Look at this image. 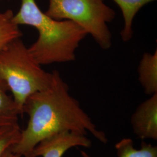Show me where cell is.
<instances>
[{
    "label": "cell",
    "instance_id": "cell-13",
    "mask_svg": "<svg viewBox=\"0 0 157 157\" xmlns=\"http://www.w3.org/2000/svg\"><path fill=\"white\" fill-rule=\"evenodd\" d=\"M1 157H21L12 151L11 148L7 150Z\"/></svg>",
    "mask_w": 157,
    "mask_h": 157
},
{
    "label": "cell",
    "instance_id": "cell-2",
    "mask_svg": "<svg viewBox=\"0 0 157 157\" xmlns=\"http://www.w3.org/2000/svg\"><path fill=\"white\" fill-rule=\"evenodd\" d=\"M13 21L19 26L28 25L37 30L38 38L28 49L41 65L75 61L76 51L88 35L71 21L48 17L35 0H21L20 9L14 14Z\"/></svg>",
    "mask_w": 157,
    "mask_h": 157
},
{
    "label": "cell",
    "instance_id": "cell-5",
    "mask_svg": "<svg viewBox=\"0 0 157 157\" xmlns=\"http://www.w3.org/2000/svg\"><path fill=\"white\" fill-rule=\"evenodd\" d=\"M91 144V141L87 135L63 131L51 135L40 141L30 154L34 157H62L72 148H90Z\"/></svg>",
    "mask_w": 157,
    "mask_h": 157
},
{
    "label": "cell",
    "instance_id": "cell-14",
    "mask_svg": "<svg viewBox=\"0 0 157 157\" xmlns=\"http://www.w3.org/2000/svg\"><path fill=\"white\" fill-rule=\"evenodd\" d=\"M34 157L31 154H29L28 155H26V156H24V157Z\"/></svg>",
    "mask_w": 157,
    "mask_h": 157
},
{
    "label": "cell",
    "instance_id": "cell-12",
    "mask_svg": "<svg viewBox=\"0 0 157 157\" xmlns=\"http://www.w3.org/2000/svg\"><path fill=\"white\" fill-rule=\"evenodd\" d=\"M21 132L22 130L19 124L0 128V157L19 141Z\"/></svg>",
    "mask_w": 157,
    "mask_h": 157
},
{
    "label": "cell",
    "instance_id": "cell-6",
    "mask_svg": "<svg viewBox=\"0 0 157 157\" xmlns=\"http://www.w3.org/2000/svg\"><path fill=\"white\" fill-rule=\"evenodd\" d=\"M131 126L140 140H157V93L137 107L130 118Z\"/></svg>",
    "mask_w": 157,
    "mask_h": 157
},
{
    "label": "cell",
    "instance_id": "cell-9",
    "mask_svg": "<svg viewBox=\"0 0 157 157\" xmlns=\"http://www.w3.org/2000/svg\"><path fill=\"white\" fill-rule=\"evenodd\" d=\"M118 157H157V147L143 141L140 148L136 149L130 138L121 139L115 144ZM82 157H91L83 150H80Z\"/></svg>",
    "mask_w": 157,
    "mask_h": 157
},
{
    "label": "cell",
    "instance_id": "cell-10",
    "mask_svg": "<svg viewBox=\"0 0 157 157\" xmlns=\"http://www.w3.org/2000/svg\"><path fill=\"white\" fill-rule=\"evenodd\" d=\"M8 91L6 83L0 80V128L19 124V116L22 115Z\"/></svg>",
    "mask_w": 157,
    "mask_h": 157
},
{
    "label": "cell",
    "instance_id": "cell-8",
    "mask_svg": "<svg viewBox=\"0 0 157 157\" xmlns=\"http://www.w3.org/2000/svg\"><path fill=\"white\" fill-rule=\"evenodd\" d=\"M119 7L124 17V28L121 32L122 41L128 42L133 36V23L141 9L156 0H113Z\"/></svg>",
    "mask_w": 157,
    "mask_h": 157
},
{
    "label": "cell",
    "instance_id": "cell-3",
    "mask_svg": "<svg viewBox=\"0 0 157 157\" xmlns=\"http://www.w3.org/2000/svg\"><path fill=\"white\" fill-rule=\"evenodd\" d=\"M0 80L11 92L23 114V106L29 97L50 85L52 72L45 71L19 38L0 51Z\"/></svg>",
    "mask_w": 157,
    "mask_h": 157
},
{
    "label": "cell",
    "instance_id": "cell-7",
    "mask_svg": "<svg viewBox=\"0 0 157 157\" xmlns=\"http://www.w3.org/2000/svg\"><path fill=\"white\" fill-rule=\"evenodd\" d=\"M139 80L147 95L157 93V50L143 54L138 67Z\"/></svg>",
    "mask_w": 157,
    "mask_h": 157
},
{
    "label": "cell",
    "instance_id": "cell-4",
    "mask_svg": "<svg viewBox=\"0 0 157 157\" xmlns=\"http://www.w3.org/2000/svg\"><path fill=\"white\" fill-rule=\"evenodd\" d=\"M45 14L56 20H69L90 34L102 50L112 45V34L108 24L116 16L104 0H49Z\"/></svg>",
    "mask_w": 157,
    "mask_h": 157
},
{
    "label": "cell",
    "instance_id": "cell-1",
    "mask_svg": "<svg viewBox=\"0 0 157 157\" xmlns=\"http://www.w3.org/2000/svg\"><path fill=\"white\" fill-rule=\"evenodd\" d=\"M23 112L28 115V123L19 141L11 147L20 157L30 154L43 139L63 131L84 135L90 133L102 143L108 142L105 133L97 128L79 102L70 94L68 85L58 71H52V80L47 88L29 97Z\"/></svg>",
    "mask_w": 157,
    "mask_h": 157
},
{
    "label": "cell",
    "instance_id": "cell-15",
    "mask_svg": "<svg viewBox=\"0 0 157 157\" xmlns=\"http://www.w3.org/2000/svg\"><path fill=\"white\" fill-rule=\"evenodd\" d=\"M0 1H1V0H0Z\"/></svg>",
    "mask_w": 157,
    "mask_h": 157
},
{
    "label": "cell",
    "instance_id": "cell-11",
    "mask_svg": "<svg viewBox=\"0 0 157 157\" xmlns=\"http://www.w3.org/2000/svg\"><path fill=\"white\" fill-rule=\"evenodd\" d=\"M14 13L11 10L0 12V51L14 40L22 36L19 25L13 21Z\"/></svg>",
    "mask_w": 157,
    "mask_h": 157
}]
</instances>
